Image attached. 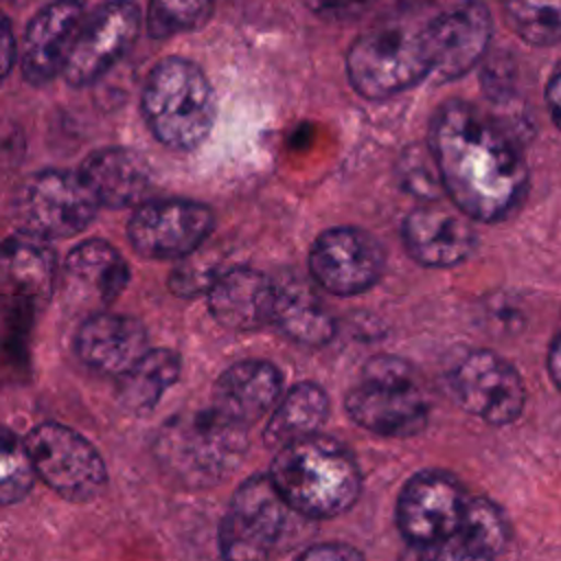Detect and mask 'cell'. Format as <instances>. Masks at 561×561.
Segmentation results:
<instances>
[{
    "instance_id": "6da1fadb",
    "label": "cell",
    "mask_w": 561,
    "mask_h": 561,
    "mask_svg": "<svg viewBox=\"0 0 561 561\" xmlns=\"http://www.w3.org/2000/svg\"><path fill=\"white\" fill-rule=\"evenodd\" d=\"M438 184L469 219H506L526 197L528 167L508 129L478 105L443 103L430 127Z\"/></svg>"
},
{
    "instance_id": "7a4b0ae2",
    "label": "cell",
    "mask_w": 561,
    "mask_h": 561,
    "mask_svg": "<svg viewBox=\"0 0 561 561\" xmlns=\"http://www.w3.org/2000/svg\"><path fill=\"white\" fill-rule=\"evenodd\" d=\"M270 478L287 506L311 519H329L348 511L362 491L353 454L318 432L278 447Z\"/></svg>"
},
{
    "instance_id": "3957f363",
    "label": "cell",
    "mask_w": 561,
    "mask_h": 561,
    "mask_svg": "<svg viewBox=\"0 0 561 561\" xmlns=\"http://www.w3.org/2000/svg\"><path fill=\"white\" fill-rule=\"evenodd\" d=\"M248 449V427L228 421L210 405L162 427L156 454L164 471L184 486L204 489L228 478Z\"/></svg>"
},
{
    "instance_id": "277c9868",
    "label": "cell",
    "mask_w": 561,
    "mask_h": 561,
    "mask_svg": "<svg viewBox=\"0 0 561 561\" xmlns=\"http://www.w3.org/2000/svg\"><path fill=\"white\" fill-rule=\"evenodd\" d=\"M346 75L357 94L390 99L432 75L425 22L383 20L364 31L346 53Z\"/></svg>"
},
{
    "instance_id": "5b68a950",
    "label": "cell",
    "mask_w": 561,
    "mask_h": 561,
    "mask_svg": "<svg viewBox=\"0 0 561 561\" xmlns=\"http://www.w3.org/2000/svg\"><path fill=\"white\" fill-rule=\"evenodd\" d=\"M142 114L162 145L195 149L208 138L215 123L213 85L191 59L167 57L151 68L145 81Z\"/></svg>"
},
{
    "instance_id": "8992f818",
    "label": "cell",
    "mask_w": 561,
    "mask_h": 561,
    "mask_svg": "<svg viewBox=\"0 0 561 561\" xmlns=\"http://www.w3.org/2000/svg\"><path fill=\"white\" fill-rule=\"evenodd\" d=\"M346 412L364 430L383 438L416 436L427 423V401L408 362L377 355L346 392Z\"/></svg>"
},
{
    "instance_id": "52a82bcc",
    "label": "cell",
    "mask_w": 561,
    "mask_h": 561,
    "mask_svg": "<svg viewBox=\"0 0 561 561\" xmlns=\"http://www.w3.org/2000/svg\"><path fill=\"white\" fill-rule=\"evenodd\" d=\"M469 500L454 476L436 469L416 471L399 493L397 526L419 557L443 559L467 517Z\"/></svg>"
},
{
    "instance_id": "ba28073f",
    "label": "cell",
    "mask_w": 561,
    "mask_h": 561,
    "mask_svg": "<svg viewBox=\"0 0 561 561\" xmlns=\"http://www.w3.org/2000/svg\"><path fill=\"white\" fill-rule=\"evenodd\" d=\"M35 473L61 497L88 502L107 480L105 462L94 445L61 423L35 425L24 438Z\"/></svg>"
},
{
    "instance_id": "9c48e42d",
    "label": "cell",
    "mask_w": 561,
    "mask_h": 561,
    "mask_svg": "<svg viewBox=\"0 0 561 561\" xmlns=\"http://www.w3.org/2000/svg\"><path fill=\"white\" fill-rule=\"evenodd\" d=\"M96 202L79 173L46 169L35 173L20 193L18 210L24 230L44 239L79 234L96 215Z\"/></svg>"
},
{
    "instance_id": "30bf717a",
    "label": "cell",
    "mask_w": 561,
    "mask_h": 561,
    "mask_svg": "<svg viewBox=\"0 0 561 561\" xmlns=\"http://www.w3.org/2000/svg\"><path fill=\"white\" fill-rule=\"evenodd\" d=\"M287 502L270 476L248 478L232 495L219 524V550L226 559L254 561L270 557L287 515Z\"/></svg>"
},
{
    "instance_id": "8fae6325",
    "label": "cell",
    "mask_w": 561,
    "mask_h": 561,
    "mask_svg": "<svg viewBox=\"0 0 561 561\" xmlns=\"http://www.w3.org/2000/svg\"><path fill=\"white\" fill-rule=\"evenodd\" d=\"M215 228V215L193 199H156L136 208L127 237L147 259H184L202 248Z\"/></svg>"
},
{
    "instance_id": "7c38bea8",
    "label": "cell",
    "mask_w": 561,
    "mask_h": 561,
    "mask_svg": "<svg viewBox=\"0 0 561 561\" xmlns=\"http://www.w3.org/2000/svg\"><path fill=\"white\" fill-rule=\"evenodd\" d=\"M59 265L48 239L28 230L0 243V311L26 320L39 313L57 283Z\"/></svg>"
},
{
    "instance_id": "4fadbf2b",
    "label": "cell",
    "mask_w": 561,
    "mask_h": 561,
    "mask_svg": "<svg viewBox=\"0 0 561 561\" xmlns=\"http://www.w3.org/2000/svg\"><path fill=\"white\" fill-rule=\"evenodd\" d=\"M383 263L379 241L355 226L324 230L309 252L313 280L333 296H357L370 289L381 278Z\"/></svg>"
},
{
    "instance_id": "5bb4252c",
    "label": "cell",
    "mask_w": 561,
    "mask_h": 561,
    "mask_svg": "<svg viewBox=\"0 0 561 561\" xmlns=\"http://www.w3.org/2000/svg\"><path fill=\"white\" fill-rule=\"evenodd\" d=\"M456 401L473 416L491 425H508L519 419L526 388L519 373L493 351H471L451 373Z\"/></svg>"
},
{
    "instance_id": "9a60e30c",
    "label": "cell",
    "mask_w": 561,
    "mask_h": 561,
    "mask_svg": "<svg viewBox=\"0 0 561 561\" xmlns=\"http://www.w3.org/2000/svg\"><path fill=\"white\" fill-rule=\"evenodd\" d=\"M140 11L134 2L112 0L81 22L64 66V79L75 85H90L101 79L136 42Z\"/></svg>"
},
{
    "instance_id": "2e32d148",
    "label": "cell",
    "mask_w": 561,
    "mask_h": 561,
    "mask_svg": "<svg viewBox=\"0 0 561 561\" xmlns=\"http://www.w3.org/2000/svg\"><path fill=\"white\" fill-rule=\"evenodd\" d=\"M493 35V20L484 2L462 0L425 20V37L432 59V75L451 81L467 75L486 53Z\"/></svg>"
},
{
    "instance_id": "e0dca14e",
    "label": "cell",
    "mask_w": 561,
    "mask_h": 561,
    "mask_svg": "<svg viewBox=\"0 0 561 561\" xmlns=\"http://www.w3.org/2000/svg\"><path fill=\"white\" fill-rule=\"evenodd\" d=\"M405 252L427 267H454L476 245V232L462 210H451L436 199H425L408 213L401 228Z\"/></svg>"
},
{
    "instance_id": "ac0fdd59",
    "label": "cell",
    "mask_w": 561,
    "mask_h": 561,
    "mask_svg": "<svg viewBox=\"0 0 561 561\" xmlns=\"http://www.w3.org/2000/svg\"><path fill=\"white\" fill-rule=\"evenodd\" d=\"M83 20L81 0H55L31 18L22 44V77L28 83L44 85L64 72Z\"/></svg>"
},
{
    "instance_id": "d6986e66",
    "label": "cell",
    "mask_w": 561,
    "mask_h": 561,
    "mask_svg": "<svg viewBox=\"0 0 561 561\" xmlns=\"http://www.w3.org/2000/svg\"><path fill=\"white\" fill-rule=\"evenodd\" d=\"M75 348L92 370L118 377L149 351L147 329L138 318L96 311L79 324Z\"/></svg>"
},
{
    "instance_id": "ffe728a7",
    "label": "cell",
    "mask_w": 561,
    "mask_h": 561,
    "mask_svg": "<svg viewBox=\"0 0 561 561\" xmlns=\"http://www.w3.org/2000/svg\"><path fill=\"white\" fill-rule=\"evenodd\" d=\"M213 318L230 331H256L272 322L278 289L272 280L248 265L221 272L208 287Z\"/></svg>"
},
{
    "instance_id": "44dd1931",
    "label": "cell",
    "mask_w": 561,
    "mask_h": 561,
    "mask_svg": "<svg viewBox=\"0 0 561 561\" xmlns=\"http://www.w3.org/2000/svg\"><path fill=\"white\" fill-rule=\"evenodd\" d=\"M283 377L263 359H243L226 368L213 388L210 408L243 427L265 416L280 397Z\"/></svg>"
},
{
    "instance_id": "7402d4cb",
    "label": "cell",
    "mask_w": 561,
    "mask_h": 561,
    "mask_svg": "<svg viewBox=\"0 0 561 561\" xmlns=\"http://www.w3.org/2000/svg\"><path fill=\"white\" fill-rule=\"evenodd\" d=\"M68 294L88 305H110L129 283V265L103 239H88L72 248L64 261Z\"/></svg>"
},
{
    "instance_id": "603a6c76",
    "label": "cell",
    "mask_w": 561,
    "mask_h": 561,
    "mask_svg": "<svg viewBox=\"0 0 561 561\" xmlns=\"http://www.w3.org/2000/svg\"><path fill=\"white\" fill-rule=\"evenodd\" d=\"M79 175L90 186L96 202L110 208L140 206L151 186L149 167L136 151L125 147L92 151L81 164Z\"/></svg>"
},
{
    "instance_id": "cb8c5ba5",
    "label": "cell",
    "mask_w": 561,
    "mask_h": 561,
    "mask_svg": "<svg viewBox=\"0 0 561 561\" xmlns=\"http://www.w3.org/2000/svg\"><path fill=\"white\" fill-rule=\"evenodd\" d=\"M329 416V397L313 381L296 383L270 414L263 430L267 447H283L296 438L316 434Z\"/></svg>"
},
{
    "instance_id": "d4e9b609",
    "label": "cell",
    "mask_w": 561,
    "mask_h": 561,
    "mask_svg": "<svg viewBox=\"0 0 561 561\" xmlns=\"http://www.w3.org/2000/svg\"><path fill=\"white\" fill-rule=\"evenodd\" d=\"M272 322H276L289 340L302 346H324L335 335L331 311L300 283L278 289Z\"/></svg>"
},
{
    "instance_id": "484cf974",
    "label": "cell",
    "mask_w": 561,
    "mask_h": 561,
    "mask_svg": "<svg viewBox=\"0 0 561 561\" xmlns=\"http://www.w3.org/2000/svg\"><path fill=\"white\" fill-rule=\"evenodd\" d=\"M182 359L175 351H147L127 373L118 375L116 394L131 412H149L160 397L178 381Z\"/></svg>"
},
{
    "instance_id": "4316f807",
    "label": "cell",
    "mask_w": 561,
    "mask_h": 561,
    "mask_svg": "<svg viewBox=\"0 0 561 561\" xmlns=\"http://www.w3.org/2000/svg\"><path fill=\"white\" fill-rule=\"evenodd\" d=\"M508 543V519L502 508L486 500L473 497L469 500L467 517L456 535V539L445 550L443 559H491L497 557Z\"/></svg>"
},
{
    "instance_id": "83f0119b",
    "label": "cell",
    "mask_w": 561,
    "mask_h": 561,
    "mask_svg": "<svg viewBox=\"0 0 561 561\" xmlns=\"http://www.w3.org/2000/svg\"><path fill=\"white\" fill-rule=\"evenodd\" d=\"M511 31L533 46L561 42V0H502Z\"/></svg>"
},
{
    "instance_id": "f1b7e54d",
    "label": "cell",
    "mask_w": 561,
    "mask_h": 561,
    "mask_svg": "<svg viewBox=\"0 0 561 561\" xmlns=\"http://www.w3.org/2000/svg\"><path fill=\"white\" fill-rule=\"evenodd\" d=\"M35 476L26 440L0 425V504L20 502L31 491Z\"/></svg>"
},
{
    "instance_id": "f546056e",
    "label": "cell",
    "mask_w": 561,
    "mask_h": 561,
    "mask_svg": "<svg viewBox=\"0 0 561 561\" xmlns=\"http://www.w3.org/2000/svg\"><path fill=\"white\" fill-rule=\"evenodd\" d=\"M215 0H149L147 31L156 39H164L206 24Z\"/></svg>"
},
{
    "instance_id": "4dcf8cb0",
    "label": "cell",
    "mask_w": 561,
    "mask_h": 561,
    "mask_svg": "<svg viewBox=\"0 0 561 561\" xmlns=\"http://www.w3.org/2000/svg\"><path fill=\"white\" fill-rule=\"evenodd\" d=\"M305 4L324 22L344 24L359 20L368 11L373 0H305Z\"/></svg>"
},
{
    "instance_id": "1f68e13d",
    "label": "cell",
    "mask_w": 561,
    "mask_h": 561,
    "mask_svg": "<svg viewBox=\"0 0 561 561\" xmlns=\"http://www.w3.org/2000/svg\"><path fill=\"white\" fill-rule=\"evenodd\" d=\"M18 57V44L9 18L0 11V83L9 77Z\"/></svg>"
},
{
    "instance_id": "d6a6232c",
    "label": "cell",
    "mask_w": 561,
    "mask_h": 561,
    "mask_svg": "<svg viewBox=\"0 0 561 561\" xmlns=\"http://www.w3.org/2000/svg\"><path fill=\"white\" fill-rule=\"evenodd\" d=\"M364 554L348 546V543H318L307 548L300 559H313V561H327V559H362Z\"/></svg>"
},
{
    "instance_id": "836d02e7",
    "label": "cell",
    "mask_w": 561,
    "mask_h": 561,
    "mask_svg": "<svg viewBox=\"0 0 561 561\" xmlns=\"http://www.w3.org/2000/svg\"><path fill=\"white\" fill-rule=\"evenodd\" d=\"M546 103L554 125L561 129V61L554 66L548 85H546Z\"/></svg>"
},
{
    "instance_id": "e575fe53",
    "label": "cell",
    "mask_w": 561,
    "mask_h": 561,
    "mask_svg": "<svg viewBox=\"0 0 561 561\" xmlns=\"http://www.w3.org/2000/svg\"><path fill=\"white\" fill-rule=\"evenodd\" d=\"M548 373H550V379L554 381V386L561 390V329L554 335L550 351H548Z\"/></svg>"
}]
</instances>
